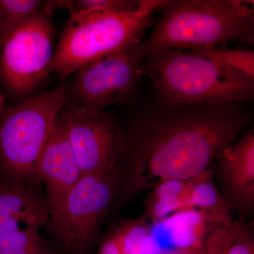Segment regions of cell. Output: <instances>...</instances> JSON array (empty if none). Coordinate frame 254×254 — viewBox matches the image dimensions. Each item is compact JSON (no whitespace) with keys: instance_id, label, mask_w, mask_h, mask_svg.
<instances>
[{"instance_id":"cell-1","label":"cell","mask_w":254,"mask_h":254,"mask_svg":"<svg viewBox=\"0 0 254 254\" xmlns=\"http://www.w3.org/2000/svg\"><path fill=\"white\" fill-rule=\"evenodd\" d=\"M245 124L240 116L218 113L150 122L137 136L125 172L120 173L123 201L162 182L193 180L208 173Z\"/></svg>"},{"instance_id":"cell-2","label":"cell","mask_w":254,"mask_h":254,"mask_svg":"<svg viewBox=\"0 0 254 254\" xmlns=\"http://www.w3.org/2000/svg\"><path fill=\"white\" fill-rule=\"evenodd\" d=\"M240 0H178L162 6L163 14L142 58L164 50L209 49L229 41L253 44L254 9Z\"/></svg>"},{"instance_id":"cell-3","label":"cell","mask_w":254,"mask_h":254,"mask_svg":"<svg viewBox=\"0 0 254 254\" xmlns=\"http://www.w3.org/2000/svg\"><path fill=\"white\" fill-rule=\"evenodd\" d=\"M166 0H140L131 13L87 12L71 14L47 71L62 78L100 58L141 43L155 10Z\"/></svg>"},{"instance_id":"cell-4","label":"cell","mask_w":254,"mask_h":254,"mask_svg":"<svg viewBox=\"0 0 254 254\" xmlns=\"http://www.w3.org/2000/svg\"><path fill=\"white\" fill-rule=\"evenodd\" d=\"M145 72L157 90L178 105L252 99L254 81L235 68L181 50L150 55Z\"/></svg>"},{"instance_id":"cell-5","label":"cell","mask_w":254,"mask_h":254,"mask_svg":"<svg viewBox=\"0 0 254 254\" xmlns=\"http://www.w3.org/2000/svg\"><path fill=\"white\" fill-rule=\"evenodd\" d=\"M68 99L61 86L0 110V170L6 178L39 180L38 163Z\"/></svg>"},{"instance_id":"cell-6","label":"cell","mask_w":254,"mask_h":254,"mask_svg":"<svg viewBox=\"0 0 254 254\" xmlns=\"http://www.w3.org/2000/svg\"><path fill=\"white\" fill-rule=\"evenodd\" d=\"M120 177L119 165L104 173L83 175L50 210L46 227L68 254H83L89 248L118 190Z\"/></svg>"},{"instance_id":"cell-7","label":"cell","mask_w":254,"mask_h":254,"mask_svg":"<svg viewBox=\"0 0 254 254\" xmlns=\"http://www.w3.org/2000/svg\"><path fill=\"white\" fill-rule=\"evenodd\" d=\"M53 11L46 9L0 36V85L23 95L46 79L55 46Z\"/></svg>"},{"instance_id":"cell-8","label":"cell","mask_w":254,"mask_h":254,"mask_svg":"<svg viewBox=\"0 0 254 254\" xmlns=\"http://www.w3.org/2000/svg\"><path fill=\"white\" fill-rule=\"evenodd\" d=\"M141 44L100 58L76 71L72 103L102 111L126 98L143 72Z\"/></svg>"},{"instance_id":"cell-9","label":"cell","mask_w":254,"mask_h":254,"mask_svg":"<svg viewBox=\"0 0 254 254\" xmlns=\"http://www.w3.org/2000/svg\"><path fill=\"white\" fill-rule=\"evenodd\" d=\"M68 139L83 175L104 173L120 163L123 134L115 119L105 110H94L73 103L64 110Z\"/></svg>"},{"instance_id":"cell-10","label":"cell","mask_w":254,"mask_h":254,"mask_svg":"<svg viewBox=\"0 0 254 254\" xmlns=\"http://www.w3.org/2000/svg\"><path fill=\"white\" fill-rule=\"evenodd\" d=\"M64 110L57 119L37 169L38 179L46 186L50 212L59 204L68 190L83 177L68 139Z\"/></svg>"},{"instance_id":"cell-11","label":"cell","mask_w":254,"mask_h":254,"mask_svg":"<svg viewBox=\"0 0 254 254\" xmlns=\"http://www.w3.org/2000/svg\"><path fill=\"white\" fill-rule=\"evenodd\" d=\"M46 195L29 180L0 182V237L17 231H39L49 222Z\"/></svg>"},{"instance_id":"cell-12","label":"cell","mask_w":254,"mask_h":254,"mask_svg":"<svg viewBox=\"0 0 254 254\" xmlns=\"http://www.w3.org/2000/svg\"><path fill=\"white\" fill-rule=\"evenodd\" d=\"M215 161L225 201L242 213L251 211L254 203L253 128L225 147Z\"/></svg>"},{"instance_id":"cell-13","label":"cell","mask_w":254,"mask_h":254,"mask_svg":"<svg viewBox=\"0 0 254 254\" xmlns=\"http://www.w3.org/2000/svg\"><path fill=\"white\" fill-rule=\"evenodd\" d=\"M231 221L230 216L187 209L165 220L172 240L180 251L200 250L218 229Z\"/></svg>"},{"instance_id":"cell-14","label":"cell","mask_w":254,"mask_h":254,"mask_svg":"<svg viewBox=\"0 0 254 254\" xmlns=\"http://www.w3.org/2000/svg\"><path fill=\"white\" fill-rule=\"evenodd\" d=\"M211 171L197 178L190 190L188 209L230 216L229 205L210 180Z\"/></svg>"},{"instance_id":"cell-15","label":"cell","mask_w":254,"mask_h":254,"mask_svg":"<svg viewBox=\"0 0 254 254\" xmlns=\"http://www.w3.org/2000/svg\"><path fill=\"white\" fill-rule=\"evenodd\" d=\"M53 11L67 10L68 14L87 12L131 13L139 9L140 0H66L49 1Z\"/></svg>"},{"instance_id":"cell-16","label":"cell","mask_w":254,"mask_h":254,"mask_svg":"<svg viewBox=\"0 0 254 254\" xmlns=\"http://www.w3.org/2000/svg\"><path fill=\"white\" fill-rule=\"evenodd\" d=\"M0 254H58L38 231H17L0 237Z\"/></svg>"},{"instance_id":"cell-17","label":"cell","mask_w":254,"mask_h":254,"mask_svg":"<svg viewBox=\"0 0 254 254\" xmlns=\"http://www.w3.org/2000/svg\"><path fill=\"white\" fill-rule=\"evenodd\" d=\"M47 1L0 0V36L46 9Z\"/></svg>"},{"instance_id":"cell-18","label":"cell","mask_w":254,"mask_h":254,"mask_svg":"<svg viewBox=\"0 0 254 254\" xmlns=\"http://www.w3.org/2000/svg\"><path fill=\"white\" fill-rule=\"evenodd\" d=\"M112 237L118 242L123 254H147L150 231L143 219L123 224Z\"/></svg>"},{"instance_id":"cell-19","label":"cell","mask_w":254,"mask_h":254,"mask_svg":"<svg viewBox=\"0 0 254 254\" xmlns=\"http://www.w3.org/2000/svg\"><path fill=\"white\" fill-rule=\"evenodd\" d=\"M192 54L218 62L235 68L254 81V53L252 50L222 48L195 50Z\"/></svg>"},{"instance_id":"cell-20","label":"cell","mask_w":254,"mask_h":254,"mask_svg":"<svg viewBox=\"0 0 254 254\" xmlns=\"http://www.w3.org/2000/svg\"><path fill=\"white\" fill-rule=\"evenodd\" d=\"M223 254H254V230L239 219L236 231Z\"/></svg>"},{"instance_id":"cell-21","label":"cell","mask_w":254,"mask_h":254,"mask_svg":"<svg viewBox=\"0 0 254 254\" xmlns=\"http://www.w3.org/2000/svg\"><path fill=\"white\" fill-rule=\"evenodd\" d=\"M173 254H198V252H197V250L180 251V252Z\"/></svg>"},{"instance_id":"cell-22","label":"cell","mask_w":254,"mask_h":254,"mask_svg":"<svg viewBox=\"0 0 254 254\" xmlns=\"http://www.w3.org/2000/svg\"><path fill=\"white\" fill-rule=\"evenodd\" d=\"M5 101V96L4 95L1 93V91H0V110L4 108V104Z\"/></svg>"}]
</instances>
